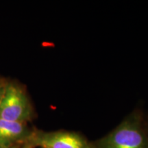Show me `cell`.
Segmentation results:
<instances>
[{
    "mask_svg": "<svg viewBox=\"0 0 148 148\" xmlns=\"http://www.w3.org/2000/svg\"><path fill=\"white\" fill-rule=\"evenodd\" d=\"M21 148H95L84 136L73 131L45 132L34 129Z\"/></svg>",
    "mask_w": 148,
    "mask_h": 148,
    "instance_id": "3957f363",
    "label": "cell"
},
{
    "mask_svg": "<svg viewBox=\"0 0 148 148\" xmlns=\"http://www.w3.org/2000/svg\"><path fill=\"white\" fill-rule=\"evenodd\" d=\"M34 130L27 123L0 118V146L21 148L32 136Z\"/></svg>",
    "mask_w": 148,
    "mask_h": 148,
    "instance_id": "277c9868",
    "label": "cell"
},
{
    "mask_svg": "<svg viewBox=\"0 0 148 148\" xmlns=\"http://www.w3.org/2000/svg\"><path fill=\"white\" fill-rule=\"evenodd\" d=\"M92 144L95 148H148V133L141 114L132 112L113 130Z\"/></svg>",
    "mask_w": 148,
    "mask_h": 148,
    "instance_id": "6da1fadb",
    "label": "cell"
},
{
    "mask_svg": "<svg viewBox=\"0 0 148 148\" xmlns=\"http://www.w3.org/2000/svg\"><path fill=\"white\" fill-rule=\"evenodd\" d=\"M8 79L0 76V102H1V99H2L3 95L4 93L5 86H6L7 83H8Z\"/></svg>",
    "mask_w": 148,
    "mask_h": 148,
    "instance_id": "5b68a950",
    "label": "cell"
},
{
    "mask_svg": "<svg viewBox=\"0 0 148 148\" xmlns=\"http://www.w3.org/2000/svg\"><path fill=\"white\" fill-rule=\"evenodd\" d=\"M0 118L28 123L34 118V110L26 90L16 80L8 79L0 102Z\"/></svg>",
    "mask_w": 148,
    "mask_h": 148,
    "instance_id": "7a4b0ae2",
    "label": "cell"
},
{
    "mask_svg": "<svg viewBox=\"0 0 148 148\" xmlns=\"http://www.w3.org/2000/svg\"><path fill=\"white\" fill-rule=\"evenodd\" d=\"M0 148H18V147H1V146H0Z\"/></svg>",
    "mask_w": 148,
    "mask_h": 148,
    "instance_id": "8992f818",
    "label": "cell"
},
{
    "mask_svg": "<svg viewBox=\"0 0 148 148\" xmlns=\"http://www.w3.org/2000/svg\"><path fill=\"white\" fill-rule=\"evenodd\" d=\"M146 127H147V133H148V123H147V125L146 126Z\"/></svg>",
    "mask_w": 148,
    "mask_h": 148,
    "instance_id": "52a82bcc",
    "label": "cell"
}]
</instances>
